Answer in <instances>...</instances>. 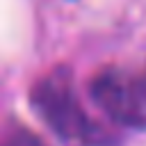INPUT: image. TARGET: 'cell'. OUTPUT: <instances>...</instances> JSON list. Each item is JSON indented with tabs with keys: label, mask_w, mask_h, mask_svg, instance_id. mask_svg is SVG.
<instances>
[{
	"label": "cell",
	"mask_w": 146,
	"mask_h": 146,
	"mask_svg": "<svg viewBox=\"0 0 146 146\" xmlns=\"http://www.w3.org/2000/svg\"><path fill=\"white\" fill-rule=\"evenodd\" d=\"M32 107L41 116V121L66 144L89 141L94 135V123L89 121L78 98L73 75L66 66L48 71L34 84Z\"/></svg>",
	"instance_id": "obj_1"
},
{
	"label": "cell",
	"mask_w": 146,
	"mask_h": 146,
	"mask_svg": "<svg viewBox=\"0 0 146 146\" xmlns=\"http://www.w3.org/2000/svg\"><path fill=\"white\" fill-rule=\"evenodd\" d=\"M91 98L103 114L125 128H146V94L141 80L123 68L107 66L91 80Z\"/></svg>",
	"instance_id": "obj_2"
},
{
	"label": "cell",
	"mask_w": 146,
	"mask_h": 146,
	"mask_svg": "<svg viewBox=\"0 0 146 146\" xmlns=\"http://www.w3.org/2000/svg\"><path fill=\"white\" fill-rule=\"evenodd\" d=\"M2 146H46V144H43L34 132H30L27 128L16 125V128H11V130L5 135Z\"/></svg>",
	"instance_id": "obj_3"
},
{
	"label": "cell",
	"mask_w": 146,
	"mask_h": 146,
	"mask_svg": "<svg viewBox=\"0 0 146 146\" xmlns=\"http://www.w3.org/2000/svg\"><path fill=\"white\" fill-rule=\"evenodd\" d=\"M139 80H141V87H144V94H146V71L139 75Z\"/></svg>",
	"instance_id": "obj_4"
}]
</instances>
